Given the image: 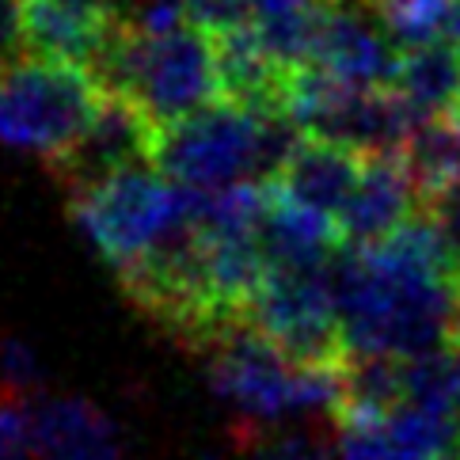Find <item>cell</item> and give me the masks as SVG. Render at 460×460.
Masks as SVG:
<instances>
[{
	"instance_id": "30bf717a",
	"label": "cell",
	"mask_w": 460,
	"mask_h": 460,
	"mask_svg": "<svg viewBox=\"0 0 460 460\" xmlns=\"http://www.w3.org/2000/svg\"><path fill=\"white\" fill-rule=\"evenodd\" d=\"M156 145H160V126L153 119H145L129 100L107 92V100H103L100 114H95V122L88 126V134L80 137L76 149L61 164H54L50 172L73 194V190L95 183V179H107L114 172L156 164Z\"/></svg>"
},
{
	"instance_id": "4fadbf2b",
	"label": "cell",
	"mask_w": 460,
	"mask_h": 460,
	"mask_svg": "<svg viewBox=\"0 0 460 460\" xmlns=\"http://www.w3.org/2000/svg\"><path fill=\"white\" fill-rule=\"evenodd\" d=\"M415 206H419V190L403 164V153L369 156L347 209L339 213V236L350 248L381 243L415 217Z\"/></svg>"
},
{
	"instance_id": "5bb4252c",
	"label": "cell",
	"mask_w": 460,
	"mask_h": 460,
	"mask_svg": "<svg viewBox=\"0 0 460 460\" xmlns=\"http://www.w3.org/2000/svg\"><path fill=\"white\" fill-rule=\"evenodd\" d=\"M453 449V426L446 419L403 403L381 422H339L332 460H446Z\"/></svg>"
},
{
	"instance_id": "7c38bea8",
	"label": "cell",
	"mask_w": 460,
	"mask_h": 460,
	"mask_svg": "<svg viewBox=\"0 0 460 460\" xmlns=\"http://www.w3.org/2000/svg\"><path fill=\"white\" fill-rule=\"evenodd\" d=\"M366 160L369 156L347 149V145L305 137L297 149L289 153V160L278 168L270 187L278 190V199H286L301 209H312L339 225V213L347 209L358 179L366 172Z\"/></svg>"
},
{
	"instance_id": "3957f363",
	"label": "cell",
	"mask_w": 460,
	"mask_h": 460,
	"mask_svg": "<svg viewBox=\"0 0 460 460\" xmlns=\"http://www.w3.org/2000/svg\"><path fill=\"white\" fill-rule=\"evenodd\" d=\"M301 141L305 134L282 111H255L221 100L160 129L156 168L187 190L221 194L259 183L262 175L274 179Z\"/></svg>"
},
{
	"instance_id": "d6986e66",
	"label": "cell",
	"mask_w": 460,
	"mask_h": 460,
	"mask_svg": "<svg viewBox=\"0 0 460 460\" xmlns=\"http://www.w3.org/2000/svg\"><path fill=\"white\" fill-rule=\"evenodd\" d=\"M221 460H332V446H323L308 430H243L236 449Z\"/></svg>"
},
{
	"instance_id": "44dd1931",
	"label": "cell",
	"mask_w": 460,
	"mask_h": 460,
	"mask_svg": "<svg viewBox=\"0 0 460 460\" xmlns=\"http://www.w3.org/2000/svg\"><path fill=\"white\" fill-rule=\"evenodd\" d=\"M187 20L206 35L225 39L252 27V0H187Z\"/></svg>"
},
{
	"instance_id": "8992f818",
	"label": "cell",
	"mask_w": 460,
	"mask_h": 460,
	"mask_svg": "<svg viewBox=\"0 0 460 460\" xmlns=\"http://www.w3.org/2000/svg\"><path fill=\"white\" fill-rule=\"evenodd\" d=\"M107 100L95 69L23 54L0 69V141L61 164L88 134Z\"/></svg>"
},
{
	"instance_id": "2e32d148",
	"label": "cell",
	"mask_w": 460,
	"mask_h": 460,
	"mask_svg": "<svg viewBox=\"0 0 460 460\" xmlns=\"http://www.w3.org/2000/svg\"><path fill=\"white\" fill-rule=\"evenodd\" d=\"M396 88L415 119H460V46L422 42L407 46L400 58Z\"/></svg>"
},
{
	"instance_id": "8fae6325",
	"label": "cell",
	"mask_w": 460,
	"mask_h": 460,
	"mask_svg": "<svg viewBox=\"0 0 460 460\" xmlns=\"http://www.w3.org/2000/svg\"><path fill=\"white\" fill-rule=\"evenodd\" d=\"M119 31L114 0H23V46L35 58L100 69Z\"/></svg>"
},
{
	"instance_id": "ac0fdd59",
	"label": "cell",
	"mask_w": 460,
	"mask_h": 460,
	"mask_svg": "<svg viewBox=\"0 0 460 460\" xmlns=\"http://www.w3.org/2000/svg\"><path fill=\"white\" fill-rule=\"evenodd\" d=\"M403 164L419 190V209L460 183V119H426L403 145Z\"/></svg>"
},
{
	"instance_id": "5b68a950",
	"label": "cell",
	"mask_w": 460,
	"mask_h": 460,
	"mask_svg": "<svg viewBox=\"0 0 460 460\" xmlns=\"http://www.w3.org/2000/svg\"><path fill=\"white\" fill-rule=\"evenodd\" d=\"M95 76L107 92L129 100L160 129L225 100L217 39L194 23L160 35L122 23Z\"/></svg>"
},
{
	"instance_id": "7402d4cb",
	"label": "cell",
	"mask_w": 460,
	"mask_h": 460,
	"mask_svg": "<svg viewBox=\"0 0 460 460\" xmlns=\"http://www.w3.org/2000/svg\"><path fill=\"white\" fill-rule=\"evenodd\" d=\"M23 54V0H0V69H8Z\"/></svg>"
},
{
	"instance_id": "7a4b0ae2",
	"label": "cell",
	"mask_w": 460,
	"mask_h": 460,
	"mask_svg": "<svg viewBox=\"0 0 460 460\" xmlns=\"http://www.w3.org/2000/svg\"><path fill=\"white\" fill-rule=\"evenodd\" d=\"M209 388L243 430H282V422L335 415L347 396V361L312 366L286 354L252 323H236L206 347Z\"/></svg>"
},
{
	"instance_id": "277c9868",
	"label": "cell",
	"mask_w": 460,
	"mask_h": 460,
	"mask_svg": "<svg viewBox=\"0 0 460 460\" xmlns=\"http://www.w3.org/2000/svg\"><path fill=\"white\" fill-rule=\"evenodd\" d=\"M202 194L172 183L156 164L114 172L69 194L73 221L119 282L153 262L199 221Z\"/></svg>"
},
{
	"instance_id": "9c48e42d",
	"label": "cell",
	"mask_w": 460,
	"mask_h": 460,
	"mask_svg": "<svg viewBox=\"0 0 460 460\" xmlns=\"http://www.w3.org/2000/svg\"><path fill=\"white\" fill-rule=\"evenodd\" d=\"M400 58L403 50L392 39V31H381L366 12L347 4V0H332L308 65L347 88H392L400 73Z\"/></svg>"
},
{
	"instance_id": "ffe728a7",
	"label": "cell",
	"mask_w": 460,
	"mask_h": 460,
	"mask_svg": "<svg viewBox=\"0 0 460 460\" xmlns=\"http://www.w3.org/2000/svg\"><path fill=\"white\" fill-rule=\"evenodd\" d=\"M0 388L8 400H27L42 388V361L23 339H0Z\"/></svg>"
},
{
	"instance_id": "e0dca14e",
	"label": "cell",
	"mask_w": 460,
	"mask_h": 460,
	"mask_svg": "<svg viewBox=\"0 0 460 460\" xmlns=\"http://www.w3.org/2000/svg\"><path fill=\"white\" fill-rule=\"evenodd\" d=\"M327 8L332 0H252V35L286 73L305 69Z\"/></svg>"
},
{
	"instance_id": "6da1fadb",
	"label": "cell",
	"mask_w": 460,
	"mask_h": 460,
	"mask_svg": "<svg viewBox=\"0 0 460 460\" xmlns=\"http://www.w3.org/2000/svg\"><path fill=\"white\" fill-rule=\"evenodd\" d=\"M335 301L347 354L415 361L456 339L460 282L422 209L388 240L339 255Z\"/></svg>"
},
{
	"instance_id": "52a82bcc",
	"label": "cell",
	"mask_w": 460,
	"mask_h": 460,
	"mask_svg": "<svg viewBox=\"0 0 460 460\" xmlns=\"http://www.w3.org/2000/svg\"><path fill=\"white\" fill-rule=\"evenodd\" d=\"M282 114L305 137L347 145L361 156H396L415 134V111L396 88H347L320 69H293Z\"/></svg>"
},
{
	"instance_id": "ba28073f",
	"label": "cell",
	"mask_w": 460,
	"mask_h": 460,
	"mask_svg": "<svg viewBox=\"0 0 460 460\" xmlns=\"http://www.w3.org/2000/svg\"><path fill=\"white\" fill-rule=\"evenodd\" d=\"M335 262H267V274L248 305V323L286 354L312 366L347 361L339 327Z\"/></svg>"
},
{
	"instance_id": "9a60e30c",
	"label": "cell",
	"mask_w": 460,
	"mask_h": 460,
	"mask_svg": "<svg viewBox=\"0 0 460 460\" xmlns=\"http://www.w3.org/2000/svg\"><path fill=\"white\" fill-rule=\"evenodd\" d=\"M35 419L39 460H122V438L95 403L76 396L39 400Z\"/></svg>"
}]
</instances>
